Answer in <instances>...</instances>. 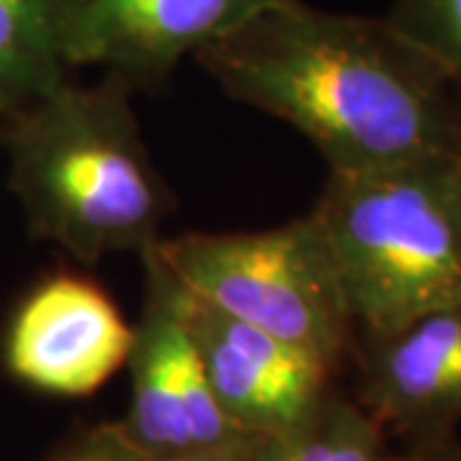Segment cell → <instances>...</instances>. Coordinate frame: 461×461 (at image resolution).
<instances>
[{"mask_svg": "<svg viewBox=\"0 0 461 461\" xmlns=\"http://www.w3.org/2000/svg\"><path fill=\"white\" fill-rule=\"evenodd\" d=\"M357 395L402 448L454 438L461 423V305L357 333Z\"/></svg>", "mask_w": 461, "mask_h": 461, "instance_id": "obj_8", "label": "cell"}, {"mask_svg": "<svg viewBox=\"0 0 461 461\" xmlns=\"http://www.w3.org/2000/svg\"><path fill=\"white\" fill-rule=\"evenodd\" d=\"M144 303L129 351L131 397L118 420L149 461H177L247 441L215 402L187 326V290L154 249L141 254Z\"/></svg>", "mask_w": 461, "mask_h": 461, "instance_id": "obj_5", "label": "cell"}, {"mask_svg": "<svg viewBox=\"0 0 461 461\" xmlns=\"http://www.w3.org/2000/svg\"><path fill=\"white\" fill-rule=\"evenodd\" d=\"M187 326L218 408L233 429L251 438L297 429L339 387V375L311 354L190 293Z\"/></svg>", "mask_w": 461, "mask_h": 461, "instance_id": "obj_9", "label": "cell"}, {"mask_svg": "<svg viewBox=\"0 0 461 461\" xmlns=\"http://www.w3.org/2000/svg\"><path fill=\"white\" fill-rule=\"evenodd\" d=\"M131 85L65 83L3 131L8 187L33 239L83 264L147 254L165 239L175 195L133 111Z\"/></svg>", "mask_w": 461, "mask_h": 461, "instance_id": "obj_2", "label": "cell"}, {"mask_svg": "<svg viewBox=\"0 0 461 461\" xmlns=\"http://www.w3.org/2000/svg\"><path fill=\"white\" fill-rule=\"evenodd\" d=\"M357 333L461 305V165L330 172L311 211Z\"/></svg>", "mask_w": 461, "mask_h": 461, "instance_id": "obj_3", "label": "cell"}, {"mask_svg": "<svg viewBox=\"0 0 461 461\" xmlns=\"http://www.w3.org/2000/svg\"><path fill=\"white\" fill-rule=\"evenodd\" d=\"M69 80L59 0H0V131Z\"/></svg>", "mask_w": 461, "mask_h": 461, "instance_id": "obj_10", "label": "cell"}, {"mask_svg": "<svg viewBox=\"0 0 461 461\" xmlns=\"http://www.w3.org/2000/svg\"><path fill=\"white\" fill-rule=\"evenodd\" d=\"M154 254L182 287L326 364L351 366L357 329L311 213L264 230H190L165 236Z\"/></svg>", "mask_w": 461, "mask_h": 461, "instance_id": "obj_4", "label": "cell"}, {"mask_svg": "<svg viewBox=\"0 0 461 461\" xmlns=\"http://www.w3.org/2000/svg\"><path fill=\"white\" fill-rule=\"evenodd\" d=\"M133 323L98 282L57 272L33 285L0 333V366L50 397H90L126 366Z\"/></svg>", "mask_w": 461, "mask_h": 461, "instance_id": "obj_6", "label": "cell"}, {"mask_svg": "<svg viewBox=\"0 0 461 461\" xmlns=\"http://www.w3.org/2000/svg\"><path fill=\"white\" fill-rule=\"evenodd\" d=\"M384 461H461V441L454 436V438H446L438 444L402 448L397 454L390 451Z\"/></svg>", "mask_w": 461, "mask_h": 461, "instance_id": "obj_14", "label": "cell"}, {"mask_svg": "<svg viewBox=\"0 0 461 461\" xmlns=\"http://www.w3.org/2000/svg\"><path fill=\"white\" fill-rule=\"evenodd\" d=\"M387 441V433L354 395L336 387L297 429L254 438L247 461H384Z\"/></svg>", "mask_w": 461, "mask_h": 461, "instance_id": "obj_11", "label": "cell"}, {"mask_svg": "<svg viewBox=\"0 0 461 461\" xmlns=\"http://www.w3.org/2000/svg\"><path fill=\"white\" fill-rule=\"evenodd\" d=\"M454 157L459 159V165H461V123H459V139H456V151H454Z\"/></svg>", "mask_w": 461, "mask_h": 461, "instance_id": "obj_16", "label": "cell"}, {"mask_svg": "<svg viewBox=\"0 0 461 461\" xmlns=\"http://www.w3.org/2000/svg\"><path fill=\"white\" fill-rule=\"evenodd\" d=\"M251 444H254V438H247V441H241V444L223 446V448L205 451V454H195V456H187V459L177 461H247Z\"/></svg>", "mask_w": 461, "mask_h": 461, "instance_id": "obj_15", "label": "cell"}, {"mask_svg": "<svg viewBox=\"0 0 461 461\" xmlns=\"http://www.w3.org/2000/svg\"><path fill=\"white\" fill-rule=\"evenodd\" d=\"M41 461H149L118 420H103L80 426L51 448Z\"/></svg>", "mask_w": 461, "mask_h": 461, "instance_id": "obj_13", "label": "cell"}, {"mask_svg": "<svg viewBox=\"0 0 461 461\" xmlns=\"http://www.w3.org/2000/svg\"><path fill=\"white\" fill-rule=\"evenodd\" d=\"M229 98L303 133L330 172L454 157L461 87L387 18L277 0L195 54Z\"/></svg>", "mask_w": 461, "mask_h": 461, "instance_id": "obj_1", "label": "cell"}, {"mask_svg": "<svg viewBox=\"0 0 461 461\" xmlns=\"http://www.w3.org/2000/svg\"><path fill=\"white\" fill-rule=\"evenodd\" d=\"M384 18L461 87V0H393Z\"/></svg>", "mask_w": 461, "mask_h": 461, "instance_id": "obj_12", "label": "cell"}, {"mask_svg": "<svg viewBox=\"0 0 461 461\" xmlns=\"http://www.w3.org/2000/svg\"><path fill=\"white\" fill-rule=\"evenodd\" d=\"M277 0H59V47L69 69L100 67L157 90L175 69Z\"/></svg>", "mask_w": 461, "mask_h": 461, "instance_id": "obj_7", "label": "cell"}]
</instances>
